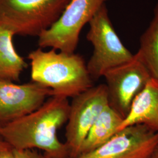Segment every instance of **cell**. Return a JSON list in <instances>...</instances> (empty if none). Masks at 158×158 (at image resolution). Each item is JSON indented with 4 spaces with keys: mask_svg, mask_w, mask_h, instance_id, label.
<instances>
[{
    "mask_svg": "<svg viewBox=\"0 0 158 158\" xmlns=\"http://www.w3.org/2000/svg\"><path fill=\"white\" fill-rule=\"evenodd\" d=\"M108 1L70 0L56 22L38 36L39 48L74 53L81 30Z\"/></svg>",
    "mask_w": 158,
    "mask_h": 158,
    "instance_id": "5b68a950",
    "label": "cell"
},
{
    "mask_svg": "<svg viewBox=\"0 0 158 158\" xmlns=\"http://www.w3.org/2000/svg\"><path fill=\"white\" fill-rule=\"evenodd\" d=\"M135 55L147 68L152 78L158 81V2L151 23L140 38L139 48Z\"/></svg>",
    "mask_w": 158,
    "mask_h": 158,
    "instance_id": "4fadbf2b",
    "label": "cell"
},
{
    "mask_svg": "<svg viewBox=\"0 0 158 158\" xmlns=\"http://www.w3.org/2000/svg\"><path fill=\"white\" fill-rule=\"evenodd\" d=\"M124 118L108 105L96 119L83 142L80 155L101 147L118 132Z\"/></svg>",
    "mask_w": 158,
    "mask_h": 158,
    "instance_id": "8fae6325",
    "label": "cell"
},
{
    "mask_svg": "<svg viewBox=\"0 0 158 158\" xmlns=\"http://www.w3.org/2000/svg\"><path fill=\"white\" fill-rule=\"evenodd\" d=\"M8 147H11L6 142L4 141L2 139H0V150L6 148Z\"/></svg>",
    "mask_w": 158,
    "mask_h": 158,
    "instance_id": "2e32d148",
    "label": "cell"
},
{
    "mask_svg": "<svg viewBox=\"0 0 158 158\" xmlns=\"http://www.w3.org/2000/svg\"><path fill=\"white\" fill-rule=\"evenodd\" d=\"M158 144V131L142 124L119 131L101 147L75 158H150Z\"/></svg>",
    "mask_w": 158,
    "mask_h": 158,
    "instance_id": "ba28073f",
    "label": "cell"
},
{
    "mask_svg": "<svg viewBox=\"0 0 158 158\" xmlns=\"http://www.w3.org/2000/svg\"><path fill=\"white\" fill-rule=\"evenodd\" d=\"M142 124L158 131V81L151 79L136 97L130 113L124 119L119 131L134 125Z\"/></svg>",
    "mask_w": 158,
    "mask_h": 158,
    "instance_id": "30bf717a",
    "label": "cell"
},
{
    "mask_svg": "<svg viewBox=\"0 0 158 158\" xmlns=\"http://www.w3.org/2000/svg\"><path fill=\"white\" fill-rule=\"evenodd\" d=\"M44 156H45V158H51V157H49V156H45V155H44Z\"/></svg>",
    "mask_w": 158,
    "mask_h": 158,
    "instance_id": "ac0fdd59",
    "label": "cell"
},
{
    "mask_svg": "<svg viewBox=\"0 0 158 158\" xmlns=\"http://www.w3.org/2000/svg\"><path fill=\"white\" fill-rule=\"evenodd\" d=\"M106 81L108 106L124 119L130 113L136 97L152 77L136 57L108 70L103 76Z\"/></svg>",
    "mask_w": 158,
    "mask_h": 158,
    "instance_id": "52a82bcc",
    "label": "cell"
},
{
    "mask_svg": "<svg viewBox=\"0 0 158 158\" xmlns=\"http://www.w3.org/2000/svg\"><path fill=\"white\" fill-rule=\"evenodd\" d=\"M15 158H45L44 155L34 149H13Z\"/></svg>",
    "mask_w": 158,
    "mask_h": 158,
    "instance_id": "5bb4252c",
    "label": "cell"
},
{
    "mask_svg": "<svg viewBox=\"0 0 158 158\" xmlns=\"http://www.w3.org/2000/svg\"><path fill=\"white\" fill-rule=\"evenodd\" d=\"M0 158H15L14 151L11 147H8L0 150Z\"/></svg>",
    "mask_w": 158,
    "mask_h": 158,
    "instance_id": "9a60e30c",
    "label": "cell"
},
{
    "mask_svg": "<svg viewBox=\"0 0 158 158\" xmlns=\"http://www.w3.org/2000/svg\"><path fill=\"white\" fill-rule=\"evenodd\" d=\"M0 139H1V138H0Z\"/></svg>",
    "mask_w": 158,
    "mask_h": 158,
    "instance_id": "d6986e66",
    "label": "cell"
},
{
    "mask_svg": "<svg viewBox=\"0 0 158 158\" xmlns=\"http://www.w3.org/2000/svg\"><path fill=\"white\" fill-rule=\"evenodd\" d=\"M108 105L106 84L93 86L73 98L70 103L66 142L69 158L80 154L81 145L89 130L102 111Z\"/></svg>",
    "mask_w": 158,
    "mask_h": 158,
    "instance_id": "8992f818",
    "label": "cell"
},
{
    "mask_svg": "<svg viewBox=\"0 0 158 158\" xmlns=\"http://www.w3.org/2000/svg\"><path fill=\"white\" fill-rule=\"evenodd\" d=\"M14 35L0 25V81H19L28 64L15 49Z\"/></svg>",
    "mask_w": 158,
    "mask_h": 158,
    "instance_id": "7c38bea8",
    "label": "cell"
},
{
    "mask_svg": "<svg viewBox=\"0 0 158 158\" xmlns=\"http://www.w3.org/2000/svg\"><path fill=\"white\" fill-rule=\"evenodd\" d=\"M68 98L53 96L34 112L0 127V138L13 149H39L52 158H69L67 147L57 131L68 121Z\"/></svg>",
    "mask_w": 158,
    "mask_h": 158,
    "instance_id": "6da1fadb",
    "label": "cell"
},
{
    "mask_svg": "<svg viewBox=\"0 0 158 158\" xmlns=\"http://www.w3.org/2000/svg\"><path fill=\"white\" fill-rule=\"evenodd\" d=\"M70 0H0V25L14 35L39 36L56 22Z\"/></svg>",
    "mask_w": 158,
    "mask_h": 158,
    "instance_id": "3957f363",
    "label": "cell"
},
{
    "mask_svg": "<svg viewBox=\"0 0 158 158\" xmlns=\"http://www.w3.org/2000/svg\"><path fill=\"white\" fill-rule=\"evenodd\" d=\"M28 58L32 81L49 88L53 96L74 98L93 86L87 64L79 54L39 48Z\"/></svg>",
    "mask_w": 158,
    "mask_h": 158,
    "instance_id": "7a4b0ae2",
    "label": "cell"
},
{
    "mask_svg": "<svg viewBox=\"0 0 158 158\" xmlns=\"http://www.w3.org/2000/svg\"><path fill=\"white\" fill-rule=\"evenodd\" d=\"M86 38L93 46V54L87 68L94 81L108 70L132 60L134 57L123 44L113 27L106 4L96 13L89 23Z\"/></svg>",
    "mask_w": 158,
    "mask_h": 158,
    "instance_id": "277c9868",
    "label": "cell"
},
{
    "mask_svg": "<svg viewBox=\"0 0 158 158\" xmlns=\"http://www.w3.org/2000/svg\"><path fill=\"white\" fill-rule=\"evenodd\" d=\"M52 96L51 89L36 82L0 81V127L34 112Z\"/></svg>",
    "mask_w": 158,
    "mask_h": 158,
    "instance_id": "9c48e42d",
    "label": "cell"
},
{
    "mask_svg": "<svg viewBox=\"0 0 158 158\" xmlns=\"http://www.w3.org/2000/svg\"><path fill=\"white\" fill-rule=\"evenodd\" d=\"M150 158H158V144L156 147L155 148L154 151L153 152L152 155L151 156Z\"/></svg>",
    "mask_w": 158,
    "mask_h": 158,
    "instance_id": "e0dca14e",
    "label": "cell"
}]
</instances>
